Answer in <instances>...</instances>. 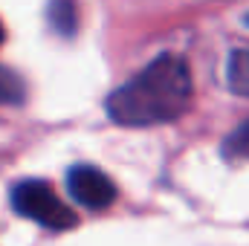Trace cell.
Returning <instances> with one entry per match:
<instances>
[{"mask_svg": "<svg viewBox=\"0 0 249 246\" xmlns=\"http://www.w3.org/2000/svg\"><path fill=\"white\" fill-rule=\"evenodd\" d=\"M12 209L20 217L38 223L44 229H55V232L78 223L75 211H70L61 203V197L44 180H23V183L15 185L12 188Z\"/></svg>", "mask_w": 249, "mask_h": 246, "instance_id": "cell-2", "label": "cell"}, {"mask_svg": "<svg viewBox=\"0 0 249 246\" xmlns=\"http://www.w3.org/2000/svg\"><path fill=\"white\" fill-rule=\"evenodd\" d=\"M194 96L191 70L180 55H157L107 96V116L124 127H151L183 116Z\"/></svg>", "mask_w": 249, "mask_h": 246, "instance_id": "cell-1", "label": "cell"}, {"mask_svg": "<svg viewBox=\"0 0 249 246\" xmlns=\"http://www.w3.org/2000/svg\"><path fill=\"white\" fill-rule=\"evenodd\" d=\"M226 81H229L232 93L249 99V47L232 50V55L226 61Z\"/></svg>", "mask_w": 249, "mask_h": 246, "instance_id": "cell-4", "label": "cell"}, {"mask_svg": "<svg viewBox=\"0 0 249 246\" xmlns=\"http://www.w3.org/2000/svg\"><path fill=\"white\" fill-rule=\"evenodd\" d=\"M26 99V84L23 78L9 70V67H0V107H15V105H23Z\"/></svg>", "mask_w": 249, "mask_h": 246, "instance_id": "cell-5", "label": "cell"}, {"mask_svg": "<svg viewBox=\"0 0 249 246\" xmlns=\"http://www.w3.org/2000/svg\"><path fill=\"white\" fill-rule=\"evenodd\" d=\"M244 23H247V26H249V15H247V18H244Z\"/></svg>", "mask_w": 249, "mask_h": 246, "instance_id": "cell-8", "label": "cell"}, {"mask_svg": "<svg viewBox=\"0 0 249 246\" xmlns=\"http://www.w3.org/2000/svg\"><path fill=\"white\" fill-rule=\"evenodd\" d=\"M67 188L72 194V200H78L84 209H107L116 200V183L93 168V165H75L67 174Z\"/></svg>", "mask_w": 249, "mask_h": 246, "instance_id": "cell-3", "label": "cell"}, {"mask_svg": "<svg viewBox=\"0 0 249 246\" xmlns=\"http://www.w3.org/2000/svg\"><path fill=\"white\" fill-rule=\"evenodd\" d=\"M223 154L229 159H249V122L229 133V139L223 142Z\"/></svg>", "mask_w": 249, "mask_h": 246, "instance_id": "cell-6", "label": "cell"}, {"mask_svg": "<svg viewBox=\"0 0 249 246\" xmlns=\"http://www.w3.org/2000/svg\"><path fill=\"white\" fill-rule=\"evenodd\" d=\"M3 38H6V32H3V23H0V47H3Z\"/></svg>", "mask_w": 249, "mask_h": 246, "instance_id": "cell-7", "label": "cell"}]
</instances>
